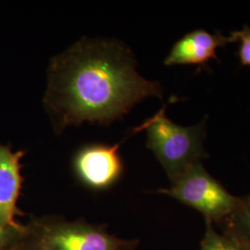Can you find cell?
I'll return each mask as SVG.
<instances>
[{
	"mask_svg": "<svg viewBox=\"0 0 250 250\" xmlns=\"http://www.w3.org/2000/svg\"><path fill=\"white\" fill-rule=\"evenodd\" d=\"M151 97H162L161 84L137 72L128 47L83 39L52 60L44 103L60 132L83 123L108 125Z\"/></svg>",
	"mask_w": 250,
	"mask_h": 250,
	"instance_id": "1",
	"label": "cell"
},
{
	"mask_svg": "<svg viewBox=\"0 0 250 250\" xmlns=\"http://www.w3.org/2000/svg\"><path fill=\"white\" fill-rule=\"evenodd\" d=\"M137 240L117 237L103 226L56 216L33 218L20 250H135Z\"/></svg>",
	"mask_w": 250,
	"mask_h": 250,
	"instance_id": "2",
	"label": "cell"
},
{
	"mask_svg": "<svg viewBox=\"0 0 250 250\" xmlns=\"http://www.w3.org/2000/svg\"><path fill=\"white\" fill-rule=\"evenodd\" d=\"M206 128V120L189 127L176 125L166 117L163 107L136 131H146L147 148L154 153L172 184L195 163L208 158L203 146Z\"/></svg>",
	"mask_w": 250,
	"mask_h": 250,
	"instance_id": "3",
	"label": "cell"
},
{
	"mask_svg": "<svg viewBox=\"0 0 250 250\" xmlns=\"http://www.w3.org/2000/svg\"><path fill=\"white\" fill-rule=\"evenodd\" d=\"M157 193L197 209L215 224L232 214L239 201L208 172L202 161L195 163L170 188H161Z\"/></svg>",
	"mask_w": 250,
	"mask_h": 250,
	"instance_id": "4",
	"label": "cell"
},
{
	"mask_svg": "<svg viewBox=\"0 0 250 250\" xmlns=\"http://www.w3.org/2000/svg\"><path fill=\"white\" fill-rule=\"evenodd\" d=\"M119 145L91 144L80 148L73 159V170L81 182L94 190L112 187L124 172Z\"/></svg>",
	"mask_w": 250,
	"mask_h": 250,
	"instance_id": "5",
	"label": "cell"
},
{
	"mask_svg": "<svg viewBox=\"0 0 250 250\" xmlns=\"http://www.w3.org/2000/svg\"><path fill=\"white\" fill-rule=\"evenodd\" d=\"M235 42L232 36H225L221 33L210 34L205 30H196L178 40L170 49L164 61L167 66L172 65H200L209 60L217 61L216 50L219 47Z\"/></svg>",
	"mask_w": 250,
	"mask_h": 250,
	"instance_id": "6",
	"label": "cell"
},
{
	"mask_svg": "<svg viewBox=\"0 0 250 250\" xmlns=\"http://www.w3.org/2000/svg\"><path fill=\"white\" fill-rule=\"evenodd\" d=\"M23 151H12L9 146L0 145V225L17 226L21 214L17 203L22 186L21 161Z\"/></svg>",
	"mask_w": 250,
	"mask_h": 250,
	"instance_id": "7",
	"label": "cell"
},
{
	"mask_svg": "<svg viewBox=\"0 0 250 250\" xmlns=\"http://www.w3.org/2000/svg\"><path fill=\"white\" fill-rule=\"evenodd\" d=\"M216 225L237 242L243 250H250V194L239 197L232 214Z\"/></svg>",
	"mask_w": 250,
	"mask_h": 250,
	"instance_id": "8",
	"label": "cell"
},
{
	"mask_svg": "<svg viewBox=\"0 0 250 250\" xmlns=\"http://www.w3.org/2000/svg\"><path fill=\"white\" fill-rule=\"evenodd\" d=\"M206 229L200 250H243L240 245L224 232L215 229L213 223L205 220Z\"/></svg>",
	"mask_w": 250,
	"mask_h": 250,
	"instance_id": "9",
	"label": "cell"
},
{
	"mask_svg": "<svg viewBox=\"0 0 250 250\" xmlns=\"http://www.w3.org/2000/svg\"><path fill=\"white\" fill-rule=\"evenodd\" d=\"M25 232V225H0V250H10L20 245Z\"/></svg>",
	"mask_w": 250,
	"mask_h": 250,
	"instance_id": "10",
	"label": "cell"
},
{
	"mask_svg": "<svg viewBox=\"0 0 250 250\" xmlns=\"http://www.w3.org/2000/svg\"><path fill=\"white\" fill-rule=\"evenodd\" d=\"M231 36L234 38L235 42H240L238 57L242 65L250 66V26L245 25L240 31L232 32Z\"/></svg>",
	"mask_w": 250,
	"mask_h": 250,
	"instance_id": "11",
	"label": "cell"
},
{
	"mask_svg": "<svg viewBox=\"0 0 250 250\" xmlns=\"http://www.w3.org/2000/svg\"><path fill=\"white\" fill-rule=\"evenodd\" d=\"M20 250V249H19V246H17V247H16V248H14V249H13V250Z\"/></svg>",
	"mask_w": 250,
	"mask_h": 250,
	"instance_id": "12",
	"label": "cell"
},
{
	"mask_svg": "<svg viewBox=\"0 0 250 250\" xmlns=\"http://www.w3.org/2000/svg\"><path fill=\"white\" fill-rule=\"evenodd\" d=\"M12 250H13V249H12Z\"/></svg>",
	"mask_w": 250,
	"mask_h": 250,
	"instance_id": "13",
	"label": "cell"
}]
</instances>
